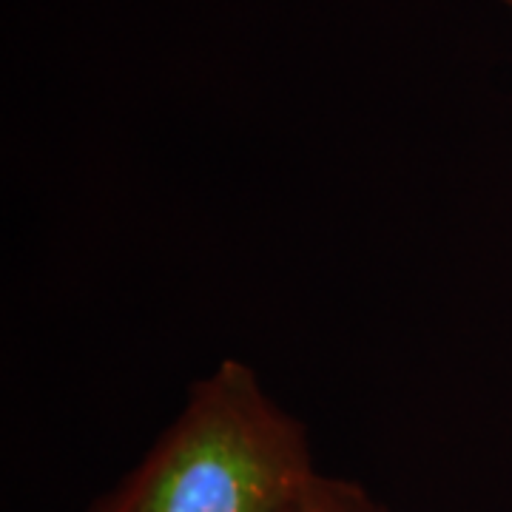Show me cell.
<instances>
[{"label":"cell","mask_w":512,"mask_h":512,"mask_svg":"<svg viewBox=\"0 0 512 512\" xmlns=\"http://www.w3.org/2000/svg\"><path fill=\"white\" fill-rule=\"evenodd\" d=\"M288 512H393L382 498L367 490L365 484L342 476L316 473L308 490Z\"/></svg>","instance_id":"7a4b0ae2"},{"label":"cell","mask_w":512,"mask_h":512,"mask_svg":"<svg viewBox=\"0 0 512 512\" xmlns=\"http://www.w3.org/2000/svg\"><path fill=\"white\" fill-rule=\"evenodd\" d=\"M501 3H507V6H510V9H512V0H501Z\"/></svg>","instance_id":"3957f363"},{"label":"cell","mask_w":512,"mask_h":512,"mask_svg":"<svg viewBox=\"0 0 512 512\" xmlns=\"http://www.w3.org/2000/svg\"><path fill=\"white\" fill-rule=\"evenodd\" d=\"M316 473L308 427L254 367L222 359L89 512H288Z\"/></svg>","instance_id":"6da1fadb"}]
</instances>
